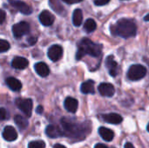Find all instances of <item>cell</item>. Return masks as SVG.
Masks as SVG:
<instances>
[{
	"instance_id": "32",
	"label": "cell",
	"mask_w": 149,
	"mask_h": 148,
	"mask_svg": "<svg viewBox=\"0 0 149 148\" xmlns=\"http://www.w3.org/2000/svg\"><path fill=\"white\" fill-rule=\"evenodd\" d=\"M94 148H108V147H107V146L103 145V144H100V143H99V144H96V145H95Z\"/></svg>"
},
{
	"instance_id": "3",
	"label": "cell",
	"mask_w": 149,
	"mask_h": 148,
	"mask_svg": "<svg viewBox=\"0 0 149 148\" xmlns=\"http://www.w3.org/2000/svg\"><path fill=\"white\" fill-rule=\"evenodd\" d=\"M101 48L100 44H95L88 38H83L79 44L76 58L81 59L86 54L92 57H99L101 53Z\"/></svg>"
},
{
	"instance_id": "9",
	"label": "cell",
	"mask_w": 149,
	"mask_h": 148,
	"mask_svg": "<svg viewBox=\"0 0 149 148\" xmlns=\"http://www.w3.org/2000/svg\"><path fill=\"white\" fill-rule=\"evenodd\" d=\"M98 89L100 94L104 97H113L115 92L114 86L110 83H101L99 85Z\"/></svg>"
},
{
	"instance_id": "37",
	"label": "cell",
	"mask_w": 149,
	"mask_h": 148,
	"mask_svg": "<svg viewBox=\"0 0 149 148\" xmlns=\"http://www.w3.org/2000/svg\"><path fill=\"white\" fill-rule=\"evenodd\" d=\"M147 130H148V132H149V123H148V127H147Z\"/></svg>"
},
{
	"instance_id": "15",
	"label": "cell",
	"mask_w": 149,
	"mask_h": 148,
	"mask_svg": "<svg viewBox=\"0 0 149 148\" xmlns=\"http://www.w3.org/2000/svg\"><path fill=\"white\" fill-rule=\"evenodd\" d=\"M28 64H29L28 60L23 57H16L11 61V66L17 70L25 69L28 66Z\"/></svg>"
},
{
	"instance_id": "31",
	"label": "cell",
	"mask_w": 149,
	"mask_h": 148,
	"mask_svg": "<svg viewBox=\"0 0 149 148\" xmlns=\"http://www.w3.org/2000/svg\"><path fill=\"white\" fill-rule=\"evenodd\" d=\"M36 113H38V114H41V113H43V107H42L41 106H38L37 107V109H36Z\"/></svg>"
},
{
	"instance_id": "8",
	"label": "cell",
	"mask_w": 149,
	"mask_h": 148,
	"mask_svg": "<svg viewBox=\"0 0 149 148\" xmlns=\"http://www.w3.org/2000/svg\"><path fill=\"white\" fill-rule=\"evenodd\" d=\"M49 58L53 61L56 62L58 60H59L62 58L63 55V49L60 45L58 44H54L52 46H51L48 50V53H47Z\"/></svg>"
},
{
	"instance_id": "20",
	"label": "cell",
	"mask_w": 149,
	"mask_h": 148,
	"mask_svg": "<svg viewBox=\"0 0 149 148\" xmlns=\"http://www.w3.org/2000/svg\"><path fill=\"white\" fill-rule=\"evenodd\" d=\"M6 84H7V85L9 86V88H10V90L14 91V92H18V91H20L21 88H22V84H21V82H20L18 79H15V78H13V77L8 78V79H6Z\"/></svg>"
},
{
	"instance_id": "6",
	"label": "cell",
	"mask_w": 149,
	"mask_h": 148,
	"mask_svg": "<svg viewBox=\"0 0 149 148\" xmlns=\"http://www.w3.org/2000/svg\"><path fill=\"white\" fill-rule=\"evenodd\" d=\"M30 31V25L27 22H19L12 26V32L16 38H20Z\"/></svg>"
},
{
	"instance_id": "14",
	"label": "cell",
	"mask_w": 149,
	"mask_h": 148,
	"mask_svg": "<svg viewBox=\"0 0 149 148\" xmlns=\"http://www.w3.org/2000/svg\"><path fill=\"white\" fill-rule=\"evenodd\" d=\"M64 106H65V108L66 109V111H68L69 113H74L78 110L79 102L76 99L68 97L65 99V100L64 102Z\"/></svg>"
},
{
	"instance_id": "11",
	"label": "cell",
	"mask_w": 149,
	"mask_h": 148,
	"mask_svg": "<svg viewBox=\"0 0 149 148\" xmlns=\"http://www.w3.org/2000/svg\"><path fill=\"white\" fill-rule=\"evenodd\" d=\"M3 138L7 141H14L17 139V133L14 127L8 126L4 127L3 132Z\"/></svg>"
},
{
	"instance_id": "29",
	"label": "cell",
	"mask_w": 149,
	"mask_h": 148,
	"mask_svg": "<svg viewBox=\"0 0 149 148\" xmlns=\"http://www.w3.org/2000/svg\"><path fill=\"white\" fill-rule=\"evenodd\" d=\"M5 17H6V14L5 12L0 9V24L3 23V21L5 20Z\"/></svg>"
},
{
	"instance_id": "30",
	"label": "cell",
	"mask_w": 149,
	"mask_h": 148,
	"mask_svg": "<svg viewBox=\"0 0 149 148\" xmlns=\"http://www.w3.org/2000/svg\"><path fill=\"white\" fill-rule=\"evenodd\" d=\"M64 1L65 3H68V4H72V3H80L82 2L83 0H62Z\"/></svg>"
},
{
	"instance_id": "17",
	"label": "cell",
	"mask_w": 149,
	"mask_h": 148,
	"mask_svg": "<svg viewBox=\"0 0 149 148\" xmlns=\"http://www.w3.org/2000/svg\"><path fill=\"white\" fill-rule=\"evenodd\" d=\"M34 69L36 71V72L42 78H45L49 75L50 73V70L49 67L47 66L46 64L43 63V62H38L35 65Z\"/></svg>"
},
{
	"instance_id": "28",
	"label": "cell",
	"mask_w": 149,
	"mask_h": 148,
	"mask_svg": "<svg viewBox=\"0 0 149 148\" xmlns=\"http://www.w3.org/2000/svg\"><path fill=\"white\" fill-rule=\"evenodd\" d=\"M111 0H94V3L98 6H102L105 4H107Z\"/></svg>"
},
{
	"instance_id": "33",
	"label": "cell",
	"mask_w": 149,
	"mask_h": 148,
	"mask_svg": "<svg viewBox=\"0 0 149 148\" xmlns=\"http://www.w3.org/2000/svg\"><path fill=\"white\" fill-rule=\"evenodd\" d=\"M36 38H28V42L30 43V44H35V42H36Z\"/></svg>"
},
{
	"instance_id": "12",
	"label": "cell",
	"mask_w": 149,
	"mask_h": 148,
	"mask_svg": "<svg viewBox=\"0 0 149 148\" xmlns=\"http://www.w3.org/2000/svg\"><path fill=\"white\" fill-rule=\"evenodd\" d=\"M106 65H107V69L109 70V73L111 76H113V77L117 76V74H118V64L114 60L113 56L107 57V58L106 60Z\"/></svg>"
},
{
	"instance_id": "7",
	"label": "cell",
	"mask_w": 149,
	"mask_h": 148,
	"mask_svg": "<svg viewBox=\"0 0 149 148\" xmlns=\"http://www.w3.org/2000/svg\"><path fill=\"white\" fill-rule=\"evenodd\" d=\"M10 4L14 7L19 12L24 14V15H29L32 12L31 8L24 2L20 1V0H9Z\"/></svg>"
},
{
	"instance_id": "21",
	"label": "cell",
	"mask_w": 149,
	"mask_h": 148,
	"mask_svg": "<svg viewBox=\"0 0 149 148\" xmlns=\"http://www.w3.org/2000/svg\"><path fill=\"white\" fill-rule=\"evenodd\" d=\"M49 4H50L51 8H52L55 12H57L58 14H59V15H64V14L65 13V10L64 6L61 4V3H60L58 0H50V1H49Z\"/></svg>"
},
{
	"instance_id": "34",
	"label": "cell",
	"mask_w": 149,
	"mask_h": 148,
	"mask_svg": "<svg viewBox=\"0 0 149 148\" xmlns=\"http://www.w3.org/2000/svg\"><path fill=\"white\" fill-rule=\"evenodd\" d=\"M125 148H134V147L132 145V143L127 142V143H126V144H125Z\"/></svg>"
},
{
	"instance_id": "23",
	"label": "cell",
	"mask_w": 149,
	"mask_h": 148,
	"mask_svg": "<svg viewBox=\"0 0 149 148\" xmlns=\"http://www.w3.org/2000/svg\"><path fill=\"white\" fill-rule=\"evenodd\" d=\"M14 120H15V123L16 125L18 126L19 129L21 130H24L27 126H28V121L25 118H24L23 116H20V115H16L15 118H14Z\"/></svg>"
},
{
	"instance_id": "10",
	"label": "cell",
	"mask_w": 149,
	"mask_h": 148,
	"mask_svg": "<svg viewBox=\"0 0 149 148\" xmlns=\"http://www.w3.org/2000/svg\"><path fill=\"white\" fill-rule=\"evenodd\" d=\"M54 16L48 10H43L39 14V21L45 26H50L54 22Z\"/></svg>"
},
{
	"instance_id": "27",
	"label": "cell",
	"mask_w": 149,
	"mask_h": 148,
	"mask_svg": "<svg viewBox=\"0 0 149 148\" xmlns=\"http://www.w3.org/2000/svg\"><path fill=\"white\" fill-rule=\"evenodd\" d=\"M8 117V113L4 108H0V120H3Z\"/></svg>"
},
{
	"instance_id": "35",
	"label": "cell",
	"mask_w": 149,
	"mask_h": 148,
	"mask_svg": "<svg viewBox=\"0 0 149 148\" xmlns=\"http://www.w3.org/2000/svg\"><path fill=\"white\" fill-rule=\"evenodd\" d=\"M54 148H66V147H64L63 145H60V144H57V145H55Z\"/></svg>"
},
{
	"instance_id": "25",
	"label": "cell",
	"mask_w": 149,
	"mask_h": 148,
	"mask_svg": "<svg viewBox=\"0 0 149 148\" xmlns=\"http://www.w3.org/2000/svg\"><path fill=\"white\" fill-rule=\"evenodd\" d=\"M45 143L42 140H35L29 143L28 148H45Z\"/></svg>"
},
{
	"instance_id": "18",
	"label": "cell",
	"mask_w": 149,
	"mask_h": 148,
	"mask_svg": "<svg viewBox=\"0 0 149 148\" xmlns=\"http://www.w3.org/2000/svg\"><path fill=\"white\" fill-rule=\"evenodd\" d=\"M99 133L102 137V139L105 141H107V142L112 141L113 140V137H114L113 132L111 129L104 127V126H101V127L99 128Z\"/></svg>"
},
{
	"instance_id": "2",
	"label": "cell",
	"mask_w": 149,
	"mask_h": 148,
	"mask_svg": "<svg viewBox=\"0 0 149 148\" xmlns=\"http://www.w3.org/2000/svg\"><path fill=\"white\" fill-rule=\"evenodd\" d=\"M111 32L114 36L123 38L134 37L137 33V26L134 21L127 18L120 19L116 24L111 26Z\"/></svg>"
},
{
	"instance_id": "24",
	"label": "cell",
	"mask_w": 149,
	"mask_h": 148,
	"mask_svg": "<svg viewBox=\"0 0 149 148\" xmlns=\"http://www.w3.org/2000/svg\"><path fill=\"white\" fill-rule=\"evenodd\" d=\"M97 28V24H96V22L92 19V18H89L87 19L85 24H84V29L86 32L90 33V32H93L96 30Z\"/></svg>"
},
{
	"instance_id": "16",
	"label": "cell",
	"mask_w": 149,
	"mask_h": 148,
	"mask_svg": "<svg viewBox=\"0 0 149 148\" xmlns=\"http://www.w3.org/2000/svg\"><path fill=\"white\" fill-rule=\"evenodd\" d=\"M45 133L46 134L48 135V137L50 138H52V139H55V138H58V137H61L64 135V133H63V130H61L60 128H58V126H48L46 130H45Z\"/></svg>"
},
{
	"instance_id": "13",
	"label": "cell",
	"mask_w": 149,
	"mask_h": 148,
	"mask_svg": "<svg viewBox=\"0 0 149 148\" xmlns=\"http://www.w3.org/2000/svg\"><path fill=\"white\" fill-rule=\"evenodd\" d=\"M102 119H103L104 121H106V122H107L109 124H113V125H119L123 120V118L120 114H118V113L103 114L102 115Z\"/></svg>"
},
{
	"instance_id": "5",
	"label": "cell",
	"mask_w": 149,
	"mask_h": 148,
	"mask_svg": "<svg viewBox=\"0 0 149 148\" xmlns=\"http://www.w3.org/2000/svg\"><path fill=\"white\" fill-rule=\"evenodd\" d=\"M16 105L26 117H31L32 113V100L30 99H17Z\"/></svg>"
},
{
	"instance_id": "19",
	"label": "cell",
	"mask_w": 149,
	"mask_h": 148,
	"mask_svg": "<svg viewBox=\"0 0 149 148\" xmlns=\"http://www.w3.org/2000/svg\"><path fill=\"white\" fill-rule=\"evenodd\" d=\"M80 90L82 93L84 94H94L95 89H94V82L93 80H86L85 81L80 87Z\"/></svg>"
},
{
	"instance_id": "22",
	"label": "cell",
	"mask_w": 149,
	"mask_h": 148,
	"mask_svg": "<svg viewBox=\"0 0 149 148\" xmlns=\"http://www.w3.org/2000/svg\"><path fill=\"white\" fill-rule=\"evenodd\" d=\"M83 21V14L80 9H76L72 14V23L75 26H79Z\"/></svg>"
},
{
	"instance_id": "4",
	"label": "cell",
	"mask_w": 149,
	"mask_h": 148,
	"mask_svg": "<svg viewBox=\"0 0 149 148\" xmlns=\"http://www.w3.org/2000/svg\"><path fill=\"white\" fill-rule=\"evenodd\" d=\"M147 74V69L142 65H133L127 72V78L132 81H137L143 79Z\"/></svg>"
},
{
	"instance_id": "26",
	"label": "cell",
	"mask_w": 149,
	"mask_h": 148,
	"mask_svg": "<svg viewBox=\"0 0 149 148\" xmlns=\"http://www.w3.org/2000/svg\"><path fill=\"white\" fill-rule=\"evenodd\" d=\"M10 49V44L3 39H0V52H5Z\"/></svg>"
},
{
	"instance_id": "1",
	"label": "cell",
	"mask_w": 149,
	"mask_h": 148,
	"mask_svg": "<svg viewBox=\"0 0 149 148\" xmlns=\"http://www.w3.org/2000/svg\"><path fill=\"white\" fill-rule=\"evenodd\" d=\"M61 124L63 126V133L68 138L74 140H82L91 132V125L89 123L79 124L68 119H62Z\"/></svg>"
},
{
	"instance_id": "36",
	"label": "cell",
	"mask_w": 149,
	"mask_h": 148,
	"mask_svg": "<svg viewBox=\"0 0 149 148\" xmlns=\"http://www.w3.org/2000/svg\"><path fill=\"white\" fill-rule=\"evenodd\" d=\"M144 20L145 21H148V22H149V14H148L145 17H144Z\"/></svg>"
}]
</instances>
